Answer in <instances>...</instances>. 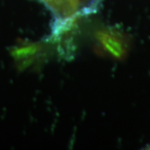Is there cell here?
I'll use <instances>...</instances> for the list:
<instances>
[{
    "label": "cell",
    "instance_id": "3957f363",
    "mask_svg": "<svg viewBox=\"0 0 150 150\" xmlns=\"http://www.w3.org/2000/svg\"><path fill=\"white\" fill-rule=\"evenodd\" d=\"M43 45L39 43H23L11 50V54L17 61L18 67L24 69L35 61L43 53Z\"/></svg>",
    "mask_w": 150,
    "mask_h": 150
},
{
    "label": "cell",
    "instance_id": "7a4b0ae2",
    "mask_svg": "<svg viewBox=\"0 0 150 150\" xmlns=\"http://www.w3.org/2000/svg\"><path fill=\"white\" fill-rule=\"evenodd\" d=\"M57 17L56 21L77 18L81 13L80 0H42Z\"/></svg>",
    "mask_w": 150,
    "mask_h": 150
},
{
    "label": "cell",
    "instance_id": "6da1fadb",
    "mask_svg": "<svg viewBox=\"0 0 150 150\" xmlns=\"http://www.w3.org/2000/svg\"><path fill=\"white\" fill-rule=\"evenodd\" d=\"M95 37L102 48L113 58L122 59L127 53V44L123 37L112 29H99Z\"/></svg>",
    "mask_w": 150,
    "mask_h": 150
}]
</instances>
